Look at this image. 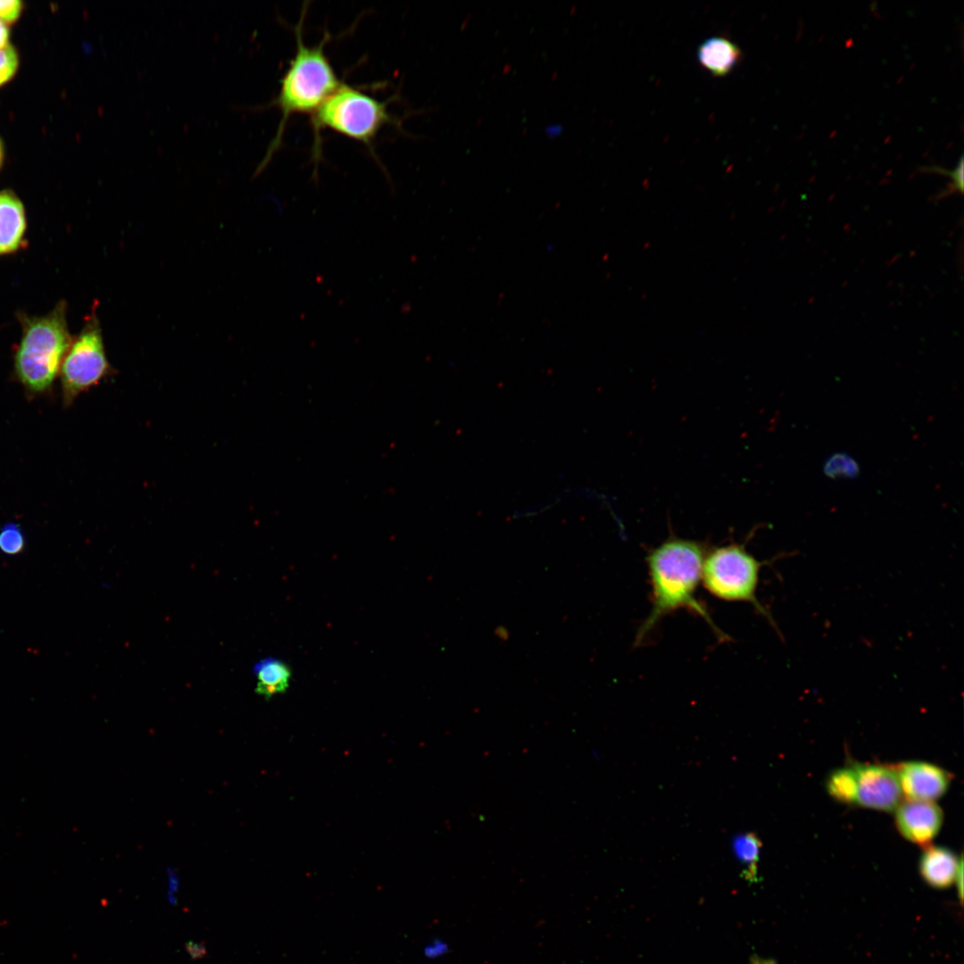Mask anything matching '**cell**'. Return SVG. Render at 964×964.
Segmentation results:
<instances>
[{
  "instance_id": "obj_1",
  "label": "cell",
  "mask_w": 964,
  "mask_h": 964,
  "mask_svg": "<svg viewBox=\"0 0 964 964\" xmlns=\"http://www.w3.org/2000/svg\"><path fill=\"white\" fill-rule=\"evenodd\" d=\"M704 550L699 542L670 536L649 551L646 561L652 587V609L636 633V644L664 616L681 609L703 619L721 641L727 640V636L716 626L695 595L702 579Z\"/></svg>"
},
{
  "instance_id": "obj_2",
  "label": "cell",
  "mask_w": 964,
  "mask_h": 964,
  "mask_svg": "<svg viewBox=\"0 0 964 964\" xmlns=\"http://www.w3.org/2000/svg\"><path fill=\"white\" fill-rule=\"evenodd\" d=\"M304 15L303 11L298 25L295 28L296 50L280 79L278 95L272 102L280 111V121L256 174L267 166L272 155L279 149L289 118L298 113L312 115L342 84L325 53L328 36L326 35L316 46L304 44Z\"/></svg>"
},
{
  "instance_id": "obj_3",
  "label": "cell",
  "mask_w": 964,
  "mask_h": 964,
  "mask_svg": "<svg viewBox=\"0 0 964 964\" xmlns=\"http://www.w3.org/2000/svg\"><path fill=\"white\" fill-rule=\"evenodd\" d=\"M71 345L64 303L46 316L25 320L14 368L29 393H43L52 386Z\"/></svg>"
},
{
  "instance_id": "obj_4",
  "label": "cell",
  "mask_w": 964,
  "mask_h": 964,
  "mask_svg": "<svg viewBox=\"0 0 964 964\" xmlns=\"http://www.w3.org/2000/svg\"><path fill=\"white\" fill-rule=\"evenodd\" d=\"M313 158L320 155V133L329 129L370 146L379 130L393 122L386 102L342 83L312 115Z\"/></svg>"
},
{
  "instance_id": "obj_5",
  "label": "cell",
  "mask_w": 964,
  "mask_h": 964,
  "mask_svg": "<svg viewBox=\"0 0 964 964\" xmlns=\"http://www.w3.org/2000/svg\"><path fill=\"white\" fill-rule=\"evenodd\" d=\"M763 564V561H759L743 544L721 545L705 554L702 580L705 589L716 598L751 603L777 628L772 616L756 596L759 575Z\"/></svg>"
},
{
  "instance_id": "obj_6",
  "label": "cell",
  "mask_w": 964,
  "mask_h": 964,
  "mask_svg": "<svg viewBox=\"0 0 964 964\" xmlns=\"http://www.w3.org/2000/svg\"><path fill=\"white\" fill-rule=\"evenodd\" d=\"M60 373L65 406L71 405L81 393L113 374L95 309L87 317L79 337L71 343Z\"/></svg>"
},
{
  "instance_id": "obj_7",
  "label": "cell",
  "mask_w": 964,
  "mask_h": 964,
  "mask_svg": "<svg viewBox=\"0 0 964 964\" xmlns=\"http://www.w3.org/2000/svg\"><path fill=\"white\" fill-rule=\"evenodd\" d=\"M855 804L892 811L900 804L902 792L896 769L883 765L854 764Z\"/></svg>"
},
{
  "instance_id": "obj_8",
  "label": "cell",
  "mask_w": 964,
  "mask_h": 964,
  "mask_svg": "<svg viewBox=\"0 0 964 964\" xmlns=\"http://www.w3.org/2000/svg\"><path fill=\"white\" fill-rule=\"evenodd\" d=\"M896 809L899 832L914 844H927L941 828L943 812L933 802L908 799Z\"/></svg>"
},
{
  "instance_id": "obj_9",
  "label": "cell",
  "mask_w": 964,
  "mask_h": 964,
  "mask_svg": "<svg viewBox=\"0 0 964 964\" xmlns=\"http://www.w3.org/2000/svg\"><path fill=\"white\" fill-rule=\"evenodd\" d=\"M901 788L908 799L932 802L941 797L950 785V775L938 766L909 761L897 769Z\"/></svg>"
},
{
  "instance_id": "obj_10",
  "label": "cell",
  "mask_w": 964,
  "mask_h": 964,
  "mask_svg": "<svg viewBox=\"0 0 964 964\" xmlns=\"http://www.w3.org/2000/svg\"><path fill=\"white\" fill-rule=\"evenodd\" d=\"M700 64L715 77H723L732 71L742 59L740 48L728 38L712 37L703 41L697 49Z\"/></svg>"
},
{
  "instance_id": "obj_11",
  "label": "cell",
  "mask_w": 964,
  "mask_h": 964,
  "mask_svg": "<svg viewBox=\"0 0 964 964\" xmlns=\"http://www.w3.org/2000/svg\"><path fill=\"white\" fill-rule=\"evenodd\" d=\"M26 227L24 209L12 193H0V254L16 250Z\"/></svg>"
},
{
  "instance_id": "obj_12",
  "label": "cell",
  "mask_w": 964,
  "mask_h": 964,
  "mask_svg": "<svg viewBox=\"0 0 964 964\" xmlns=\"http://www.w3.org/2000/svg\"><path fill=\"white\" fill-rule=\"evenodd\" d=\"M961 861L947 849L928 847L920 859V873L930 885L944 888L955 880Z\"/></svg>"
},
{
  "instance_id": "obj_13",
  "label": "cell",
  "mask_w": 964,
  "mask_h": 964,
  "mask_svg": "<svg viewBox=\"0 0 964 964\" xmlns=\"http://www.w3.org/2000/svg\"><path fill=\"white\" fill-rule=\"evenodd\" d=\"M253 673L257 680L255 692L265 698L285 693L292 676L290 668L285 662L271 657L257 662Z\"/></svg>"
},
{
  "instance_id": "obj_14",
  "label": "cell",
  "mask_w": 964,
  "mask_h": 964,
  "mask_svg": "<svg viewBox=\"0 0 964 964\" xmlns=\"http://www.w3.org/2000/svg\"><path fill=\"white\" fill-rule=\"evenodd\" d=\"M733 844L736 857L745 867L744 877L750 881L755 880L761 847L758 836L752 833L743 834L735 837Z\"/></svg>"
},
{
  "instance_id": "obj_15",
  "label": "cell",
  "mask_w": 964,
  "mask_h": 964,
  "mask_svg": "<svg viewBox=\"0 0 964 964\" xmlns=\"http://www.w3.org/2000/svg\"><path fill=\"white\" fill-rule=\"evenodd\" d=\"M827 787L835 800L855 803L856 781L852 766L834 771L827 779Z\"/></svg>"
},
{
  "instance_id": "obj_16",
  "label": "cell",
  "mask_w": 964,
  "mask_h": 964,
  "mask_svg": "<svg viewBox=\"0 0 964 964\" xmlns=\"http://www.w3.org/2000/svg\"><path fill=\"white\" fill-rule=\"evenodd\" d=\"M823 472L829 478H855L860 474L857 461L844 453L830 455L823 465Z\"/></svg>"
},
{
  "instance_id": "obj_17",
  "label": "cell",
  "mask_w": 964,
  "mask_h": 964,
  "mask_svg": "<svg viewBox=\"0 0 964 964\" xmlns=\"http://www.w3.org/2000/svg\"><path fill=\"white\" fill-rule=\"evenodd\" d=\"M25 545L21 529L14 523L6 524L0 531V549L6 554L20 553Z\"/></svg>"
},
{
  "instance_id": "obj_18",
  "label": "cell",
  "mask_w": 964,
  "mask_h": 964,
  "mask_svg": "<svg viewBox=\"0 0 964 964\" xmlns=\"http://www.w3.org/2000/svg\"><path fill=\"white\" fill-rule=\"evenodd\" d=\"M18 68V55L15 49L7 46L0 49V86L14 75Z\"/></svg>"
},
{
  "instance_id": "obj_19",
  "label": "cell",
  "mask_w": 964,
  "mask_h": 964,
  "mask_svg": "<svg viewBox=\"0 0 964 964\" xmlns=\"http://www.w3.org/2000/svg\"><path fill=\"white\" fill-rule=\"evenodd\" d=\"M21 3L18 0H0V20L4 22H12L20 15Z\"/></svg>"
},
{
  "instance_id": "obj_20",
  "label": "cell",
  "mask_w": 964,
  "mask_h": 964,
  "mask_svg": "<svg viewBox=\"0 0 964 964\" xmlns=\"http://www.w3.org/2000/svg\"><path fill=\"white\" fill-rule=\"evenodd\" d=\"M185 948L193 960H200L207 954V950L204 943L188 941L185 943Z\"/></svg>"
},
{
  "instance_id": "obj_21",
  "label": "cell",
  "mask_w": 964,
  "mask_h": 964,
  "mask_svg": "<svg viewBox=\"0 0 964 964\" xmlns=\"http://www.w3.org/2000/svg\"><path fill=\"white\" fill-rule=\"evenodd\" d=\"M9 30L4 21L0 20V49L8 46Z\"/></svg>"
},
{
  "instance_id": "obj_22",
  "label": "cell",
  "mask_w": 964,
  "mask_h": 964,
  "mask_svg": "<svg viewBox=\"0 0 964 964\" xmlns=\"http://www.w3.org/2000/svg\"><path fill=\"white\" fill-rule=\"evenodd\" d=\"M561 130H562V129L561 127L557 126V125L554 126V127L550 126L549 128L546 129V132H547V135L549 137H553V136L556 137L557 135H559L561 132Z\"/></svg>"
},
{
  "instance_id": "obj_23",
  "label": "cell",
  "mask_w": 964,
  "mask_h": 964,
  "mask_svg": "<svg viewBox=\"0 0 964 964\" xmlns=\"http://www.w3.org/2000/svg\"><path fill=\"white\" fill-rule=\"evenodd\" d=\"M0 162H1V146H0Z\"/></svg>"
}]
</instances>
